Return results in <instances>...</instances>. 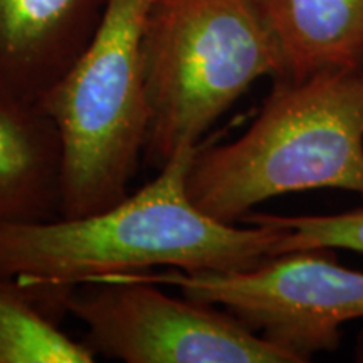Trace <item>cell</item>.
<instances>
[{"label":"cell","instance_id":"cell-5","mask_svg":"<svg viewBox=\"0 0 363 363\" xmlns=\"http://www.w3.org/2000/svg\"><path fill=\"white\" fill-rule=\"evenodd\" d=\"M115 278L177 288L184 296L222 306L298 363L333 352L342 326L363 320V271L343 267L331 249L278 254L244 271L170 267Z\"/></svg>","mask_w":363,"mask_h":363},{"label":"cell","instance_id":"cell-7","mask_svg":"<svg viewBox=\"0 0 363 363\" xmlns=\"http://www.w3.org/2000/svg\"><path fill=\"white\" fill-rule=\"evenodd\" d=\"M108 0H0V96L40 103L66 76Z\"/></svg>","mask_w":363,"mask_h":363},{"label":"cell","instance_id":"cell-11","mask_svg":"<svg viewBox=\"0 0 363 363\" xmlns=\"http://www.w3.org/2000/svg\"><path fill=\"white\" fill-rule=\"evenodd\" d=\"M244 224H269L283 233L279 254L310 249L363 252V208L328 216H278L249 212Z\"/></svg>","mask_w":363,"mask_h":363},{"label":"cell","instance_id":"cell-10","mask_svg":"<svg viewBox=\"0 0 363 363\" xmlns=\"http://www.w3.org/2000/svg\"><path fill=\"white\" fill-rule=\"evenodd\" d=\"M96 353L59 328L16 278L0 274V363H93Z\"/></svg>","mask_w":363,"mask_h":363},{"label":"cell","instance_id":"cell-4","mask_svg":"<svg viewBox=\"0 0 363 363\" xmlns=\"http://www.w3.org/2000/svg\"><path fill=\"white\" fill-rule=\"evenodd\" d=\"M153 0H108L89 44L40 101L62 143L59 217H81L128 195L145 155L143 38Z\"/></svg>","mask_w":363,"mask_h":363},{"label":"cell","instance_id":"cell-3","mask_svg":"<svg viewBox=\"0 0 363 363\" xmlns=\"http://www.w3.org/2000/svg\"><path fill=\"white\" fill-rule=\"evenodd\" d=\"M283 57L254 0H153L143 38L145 158L160 169Z\"/></svg>","mask_w":363,"mask_h":363},{"label":"cell","instance_id":"cell-6","mask_svg":"<svg viewBox=\"0 0 363 363\" xmlns=\"http://www.w3.org/2000/svg\"><path fill=\"white\" fill-rule=\"evenodd\" d=\"M65 311L86 326L94 353L126 363H298L229 311L145 281L79 284Z\"/></svg>","mask_w":363,"mask_h":363},{"label":"cell","instance_id":"cell-1","mask_svg":"<svg viewBox=\"0 0 363 363\" xmlns=\"http://www.w3.org/2000/svg\"><path fill=\"white\" fill-rule=\"evenodd\" d=\"M197 150L180 148L155 179L103 211L0 224V274L54 315L72 289L104 276L244 271L278 256L279 227L229 224L195 206L187 179Z\"/></svg>","mask_w":363,"mask_h":363},{"label":"cell","instance_id":"cell-2","mask_svg":"<svg viewBox=\"0 0 363 363\" xmlns=\"http://www.w3.org/2000/svg\"><path fill=\"white\" fill-rule=\"evenodd\" d=\"M187 187L195 206L229 224L294 192L338 189L363 197V71L274 81L239 138L199 147Z\"/></svg>","mask_w":363,"mask_h":363},{"label":"cell","instance_id":"cell-9","mask_svg":"<svg viewBox=\"0 0 363 363\" xmlns=\"http://www.w3.org/2000/svg\"><path fill=\"white\" fill-rule=\"evenodd\" d=\"M283 57L284 78L363 71V0H254Z\"/></svg>","mask_w":363,"mask_h":363},{"label":"cell","instance_id":"cell-8","mask_svg":"<svg viewBox=\"0 0 363 363\" xmlns=\"http://www.w3.org/2000/svg\"><path fill=\"white\" fill-rule=\"evenodd\" d=\"M62 143L40 103L0 96V224L59 217Z\"/></svg>","mask_w":363,"mask_h":363}]
</instances>
